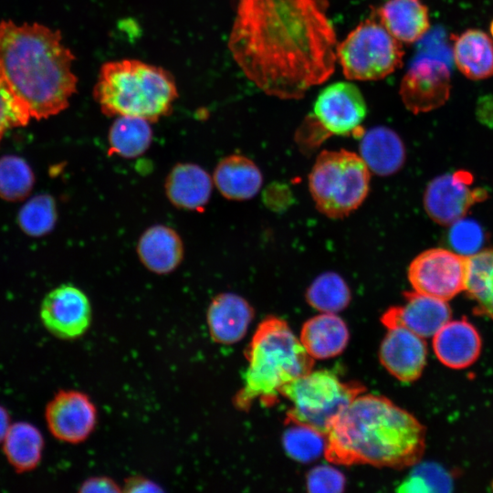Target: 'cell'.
I'll return each mask as SVG.
<instances>
[{"label": "cell", "instance_id": "obj_15", "mask_svg": "<svg viewBox=\"0 0 493 493\" xmlns=\"http://www.w3.org/2000/svg\"><path fill=\"white\" fill-rule=\"evenodd\" d=\"M451 319L447 301L416 291L404 293V304L387 309L382 322L387 329L403 327L425 339L433 337Z\"/></svg>", "mask_w": 493, "mask_h": 493}, {"label": "cell", "instance_id": "obj_27", "mask_svg": "<svg viewBox=\"0 0 493 493\" xmlns=\"http://www.w3.org/2000/svg\"><path fill=\"white\" fill-rule=\"evenodd\" d=\"M465 291L476 302L474 313L493 320V248L467 257Z\"/></svg>", "mask_w": 493, "mask_h": 493}, {"label": "cell", "instance_id": "obj_6", "mask_svg": "<svg viewBox=\"0 0 493 493\" xmlns=\"http://www.w3.org/2000/svg\"><path fill=\"white\" fill-rule=\"evenodd\" d=\"M370 170L360 155L341 149L323 151L309 174V188L317 209L337 219L349 215L365 200Z\"/></svg>", "mask_w": 493, "mask_h": 493}, {"label": "cell", "instance_id": "obj_40", "mask_svg": "<svg viewBox=\"0 0 493 493\" xmlns=\"http://www.w3.org/2000/svg\"><path fill=\"white\" fill-rule=\"evenodd\" d=\"M489 33H490V37L493 39V18H492V20L490 22V25H489Z\"/></svg>", "mask_w": 493, "mask_h": 493}, {"label": "cell", "instance_id": "obj_31", "mask_svg": "<svg viewBox=\"0 0 493 493\" xmlns=\"http://www.w3.org/2000/svg\"><path fill=\"white\" fill-rule=\"evenodd\" d=\"M57 217L55 199L50 194H42L32 197L21 207L17 223L27 236L39 237L54 228Z\"/></svg>", "mask_w": 493, "mask_h": 493}, {"label": "cell", "instance_id": "obj_3", "mask_svg": "<svg viewBox=\"0 0 493 493\" xmlns=\"http://www.w3.org/2000/svg\"><path fill=\"white\" fill-rule=\"evenodd\" d=\"M74 59L59 31L37 23L0 22V69L31 118L47 119L68 107L78 84Z\"/></svg>", "mask_w": 493, "mask_h": 493}, {"label": "cell", "instance_id": "obj_14", "mask_svg": "<svg viewBox=\"0 0 493 493\" xmlns=\"http://www.w3.org/2000/svg\"><path fill=\"white\" fill-rule=\"evenodd\" d=\"M46 420L56 438L78 444L85 441L95 429L97 409L86 393L60 391L47 405Z\"/></svg>", "mask_w": 493, "mask_h": 493}, {"label": "cell", "instance_id": "obj_4", "mask_svg": "<svg viewBox=\"0 0 493 493\" xmlns=\"http://www.w3.org/2000/svg\"><path fill=\"white\" fill-rule=\"evenodd\" d=\"M245 354L248 367L244 385L234 397L235 406L242 411H247L256 400L267 407L275 405L280 388L314 366V359L299 339L277 317L261 321Z\"/></svg>", "mask_w": 493, "mask_h": 493}, {"label": "cell", "instance_id": "obj_38", "mask_svg": "<svg viewBox=\"0 0 493 493\" xmlns=\"http://www.w3.org/2000/svg\"><path fill=\"white\" fill-rule=\"evenodd\" d=\"M122 491L126 492H152L163 491L154 482L142 477L135 476L127 478Z\"/></svg>", "mask_w": 493, "mask_h": 493}, {"label": "cell", "instance_id": "obj_21", "mask_svg": "<svg viewBox=\"0 0 493 493\" xmlns=\"http://www.w3.org/2000/svg\"><path fill=\"white\" fill-rule=\"evenodd\" d=\"M373 13L402 44L420 41L431 26L429 10L423 0H387Z\"/></svg>", "mask_w": 493, "mask_h": 493}, {"label": "cell", "instance_id": "obj_26", "mask_svg": "<svg viewBox=\"0 0 493 493\" xmlns=\"http://www.w3.org/2000/svg\"><path fill=\"white\" fill-rule=\"evenodd\" d=\"M152 141L151 122L133 116H117L108 132L109 154L131 159L143 154Z\"/></svg>", "mask_w": 493, "mask_h": 493}, {"label": "cell", "instance_id": "obj_25", "mask_svg": "<svg viewBox=\"0 0 493 493\" xmlns=\"http://www.w3.org/2000/svg\"><path fill=\"white\" fill-rule=\"evenodd\" d=\"M299 341L313 359H328L346 348L349 330L336 313L322 312L303 324Z\"/></svg>", "mask_w": 493, "mask_h": 493}, {"label": "cell", "instance_id": "obj_20", "mask_svg": "<svg viewBox=\"0 0 493 493\" xmlns=\"http://www.w3.org/2000/svg\"><path fill=\"white\" fill-rule=\"evenodd\" d=\"M136 252L145 268L157 275H166L181 265L184 247L182 237L173 228L158 224L143 231Z\"/></svg>", "mask_w": 493, "mask_h": 493}, {"label": "cell", "instance_id": "obj_28", "mask_svg": "<svg viewBox=\"0 0 493 493\" xmlns=\"http://www.w3.org/2000/svg\"><path fill=\"white\" fill-rule=\"evenodd\" d=\"M43 446L39 430L24 422L12 425L4 438V452L18 472L32 470L38 465Z\"/></svg>", "mask_w": 493, "mask_h": 493}, {"label": "cell", "instance_id": "obj_17", "mask_svg": "<svg viewBox=\"0 0 493 493\" xmlns=\"http://www.w3.org/2000/svg\"><path fill=\"white\" fill-rule=\"evenodd\" d=\"M253 317V308L241 296L230 292L218 294L206 312L210 336L217 343H236L246 333Z\"/></svg>", "mask_w": 493, "mask_h": 493}, {"label": "cell", "instance_id": "obj_13", "mask_svg": "<svg viewBox=\"0 0 493 493\" xmlns=\"http://www.w3.org/2000/svg\"><path fill=\"white\" fill-rule=\"evenodd\" d=\"M92 310L87 295L71 284L49 291L40 307L44 326L61 339H76L84 334L91 321Z\"/></svg>", "mask_w": 493, "mask_h": 493}, {"label": "cell", "instance_id": "obj_30", "mask_svg": "<svg viewBox=\"0 0 493 493\" xmlns=\"http://www.w3.org/2000/svg\"><path fill=\"white\" fill-rule=\"evenodd\" d=\"M35 183L34 173L21 157L5 155L0 158V197L8 202L25 199Z\"/></svg>", "mask_w": 493, "mask_h": 493}, {"label": "cell", "instance_id": "obj_19", "mask_svg": "<svg viewBox=\"0 0 493 493\" xmlns=\"http://www.w3.org/2000/svg\"><path fill=\"white\" fill-rule=\"evenodd\" d=\"M213 184V177L203 167L180 163L167 174L164 192L176 208L202 212L210 200Z\"/></svg>", "mask_w": 493, "mask_h": 493}, {"label": "cell", "instance_id": "obj_11", "mask_svg": "<svg viewBox=\"0 0 493 493\" xmlns=\"http://www.w3.org/2000/svg\"><path fill=\"white\" fill-rule=\"evenodd\" d=\"M471 173L458 170L434 178L424 194V206L428 216L437 224L451 226L464 217L476 204L484 201L488 193L473 186Z\"/></svg>", "mask_w": 493, "mask_h": 493}, {"label": "cell", "instance_id": "obj_1", "mask_svg": "<svg viewBox=\"0 0 493 493\" xmlns=\"http://www.w3.org/2000/svg\"><path fill=\"white\" fill-rule=\"evenodd\" d=\"M329 0H238L230 53L261 91L299 100L333 74L338 40Z\"/></svg>", "mask_w": 493, "mask_h": 493}, {"label": "cell", "instance_id": "obj_33", "mask_svg": "<svg viewBox=\"0 0 493 493\" xmlns=\"http://www.w3.org/2000/svg\"><path fill=\"white\" fill-rule=\"evenodd\" d=\"M450 475L439 465L423 463L416 466L397 488L400 492H447L452 489Z\"/></svg>", "mask_w": 493, "mask_h": 493}, {"label": "cell", "instance_id": "obj_2", "mask_svg": "<svg viewBox=\"0 0 493 493\" xmlns=\"http://www.w3.org/2000/svg\"><path fill=\"white\" fill-rule=\"evenodd\" d=\"M329 462L404 468L417 464L425 428L409 412L383 396L359 394L334 419L326 435Z\"/></svg>", "mask_w": 493, "mask_h": 493}, {"label": "cell", "instance_id": "obj_9", "mask_svg": "<svg viewBox=\"0 0 493 493\" xmlns=\"http://www.w3.org/2000/svg\"><path fill=\"white\" fill-rule=\"evenodd\" d=\"M467 257L442 247L417 255L407 270L414 290L446 301L465 290Z\"/></svg>", "mask_w": 493, "mask_h": 493}, {"label": "cell", "instance_id": "obj_7", "mask_svg": "<svg viewBox=\"0 0 493 493\" xmlns=\"http://www.w3.org/2000/svg\"><path fill=\"white\" fill-rule=\"evenodd\" d=\"M364 391L341 382L332 372L311 371L283 385L279 394L292 403L286 423L311 427L327 435L334 419Z\"/></svg>", "mask_w": 493, "mask_h": 493}, {"label": "cell", "instance_id": "obj_36", "mask_svg": "<svg viewBox=\"0 0 493 493\" xmlns=\"http://www.w3.org/2000/svg\"><path fill=\"white\" fill-rule=\"evenodd\" d=\"M345 487L344 476L330 466H318L307 476L309 492H341Z\"/></svg>", "mask_w": 493, "mask_h": 493}, {"label": "cell", "instance_id": "obj_10", "mask_svg": "<svg viewBox=\"0 0 493 493\" xmlns=\"http://www.w3.org/2000/svg\"><path fill=\"white\" fill-rule=\"evenodd\" d=\"M451 92L448 65L435 55L419 51L408 66L399 87L405 108L414 114L443 106Z\"/></svg>", "mask_w": 493, "mask_h": 493}, {"label": "cell", "instance_id": "obj_8", "mask_svg": "<svg viewBox=\"0 0 493 493\" xmlns=\"http://www.w3.org/2000/svg\"><path fill=\"white\" fill-rule=\"evenodd\" d=\"M337 62L349 80H379L403 64V45L373 13L337 46Z\"/></svg>", "mask_w": 493, "mask_h": 493}, {"label": "cell", "instance_id": "obj_5", "mask_svg": "<svg viewBox=\"0 0 493 493\" xmlns=\"http://www.w3.org/2000/svg\"><path fill=\"white\" fill-rule=\"evenodd\" d=\"M93 97L106 116H133L153 122L172 112L178 92L166 69L122 59L101 66Z\"/></svg>", "mask_w": 493, "mask_h": 493}, {"label": "cell", "instance_id": "obj_29", "mask_svg": "<svg viewBox=\"0 0 493 493\" xmlns=\"http://www.w3.org/2000/svg\"><path fill=\"white\" fill-rule=\"evenodd\" d=\"M308 303L325 313L343 310L351 301V291L345 280L335 272L318 276L306 292Z\"/></svg>", "mask_w": 493, "mask_h": 493}, {"label": "cell", "instance_id": "obj_32", "mask_svg": "<svg viewBox=\"0 0 493 493\" xmlns=\"http://www.w3.org/2000/svg\"><path fill=\"white\" fill-rule=\"evenodd\" d=\"M283 435L287 454L300 463H309L324 454L327 437L319 431L302 425L293 424Z\"/></svg>", "mask_w": 493, "mask_h": 493}, {"label": "cell", "instance_id": "obj_12", "mask_svg": "<svg viewBox=\"0 0 493 493\" xmlns=\"http://www.w3.org/2000/svg\"><path fill=\"white\" fill-rule=\"evenodd\" d=\"M366 114L367 104L362 93L349 81H337L326 86L313 104L317 124L330 135L357 134Z\"/></svg>", "mask_w": 493, "mask_h": 493}, {"label": "cell", "instance_id": "obj_39", "mask_svg": "<svg viewBox=\"0 0 493 493\" xmlns=\"http://www.w3.org/2000/svg\"><path fill=\"white\" fill-rule=\"evenodd\" d=\"M9 427L8 414L2 406H0V442L4 440Z\"/></svg>", "mask_w": 493, "mask_h": 493}, {"label": "cell", "instance_id": "obj_37", "mask_svg": "<svg viewBox=\"0 0 493 493\" xmlns=\"http://www.w3.org/2000/svg\"><path fill=\"white\" fill-rule=\"evenodd\" d=\"M122 489L109 477L100 476L86 479L79 489V492H120Z\"/></svg>", "mask_w": 493, "mask_h": 493}, {"label": "cell", "instance_id": "obj_24", "mask_svg": "<svg viewBox=\"0 0 493 493\" xmlns=\"http://www.w3.org/2000/svg\"><path fill=\"white\" fill-rule=\"evenodd\" d=\"M452 57L457 69L471 80L493 77V39L477 28H469L455 37Z\"/></svg>", "mask_w": 493, "mask_h": 493}, {"label": "cell", "instance_id": "obj_18", "mask_svg": "<svg viewBox=\"0 0 493 493\" xmlns=\"http://www.w3.org/2000/svg\"><path fill=\"white\" fill-rule=\"evenodd\" d=\"M479 332L466 319L449 320L434 336L433 349L441 363L451 369H464L479 357Z\"/></svg>", "mask_w": 493, "mask_h": 493}, {"label": "cell", "instance_id": "obj_16", "mask_svg": "<svg viewBox=\"0 0 493 493\" xmlns=\"http://www.w3.org/2000/svg\"><path fill=\"white\" fill-rule=\"evenodd\" d=\"M379 358L393 376L413 382L421 376L426 364V342L407 329L390 328L380 346Z\"/></svg>", "mask_w": 493, "mask_h": 493}, {"label": "cell", "instance_id": "obj_23", "mask_svg": "<svg viewBox=\"0 0 493 493\" xmlns=\"http://www.w3.org/2000/svg\"><path fill=\"white\" fill-rule=\"evenodd\" d=\"M213 181L225 198L245 201L258 193L263 176L253 161L240 154H231L217 163Z\"/></svg>", "mask_w": 493, "mask_h": 493}, {"label": "cell", "instance_id": "obj_34", "mask_svg": "<svg viewBox=\"0 0 493 493\" xmlns=\"http://www.w3.org/2000/svg\"><path fill=\"white\" fill-rule=\"evenodd\" d=\"M31 116L15 95L0 69V142L10 130L26 126Z\"/></svg>", "mask_w": 493, "mask_h": 493}, {"label": "cell", "instance_id": "obj_35", "mask_svg": "<svg viewBox=\"0 0 493 493\" xmlns=\"http://www.w3.org/2000/svg\"><path fill=\"white\" fill-rule=\"evenodd\" d=\"M448 237L455 251L465 257L477 253L485 240L480 225L464 217L451 225Z\"/></svg>", "mask_w": 493, "mask_h": 493}, {"label": "cell", "instance_id": "obj_22", "mask_svg": "<svg viewBox=\"0 0 493 493\" xmlns=\"http://www.w3.org/2000/svg\"><path fill=\"white\" fill-rule=\"evenodd\" d=\"M360 156L371 172L388 176L398 172L405 161V148L400 136L385 126L372 127L361 136Z\"/></svg>", "mask_w": 493, "mask_h": 493}]
</instances>
